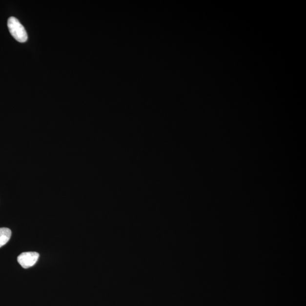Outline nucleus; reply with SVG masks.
Wrapping results in <instances>:
<instances>
[{"mask_svg":"<svg viewBox=\"0 0 306 306\" xmlns=\"http://www.w3.org/2000/svg\"><path fill=\"white\" fill-rule=\"evenodd\" d=\"M8 26L10 34L17 41L20 43H24L27 41L28 37L26 31L16 18H9Z\"/></svg>","mask_w":306,"mask_h":306,"instance_id":"nucleus-1","label":"nucleus"},{"mask_svg":"<svg viewBox=\"0 0 306 306\" xmlns=\"http://www.w3.org/2000/svg\"><path fill=\"white\" fill-rule=\"evenodd\" d=\"M40 254L35 252L22 253L17 258V261L23 268H29L37 263Z\"/></svg>","mask_w":306,"mask_h":306,"instance_id":"nucleus-2","label":"nucleus"},{"mask_svg":"<svg viewBox=\"0 0 306 306\" xmlns=\"http://www.w3.org/2000/svg\"><path fill=\"white\" fill-rule=\"evenodd\" d=\"M12 236V231L8 228H0V248L8 243Z\"/></svg>","mask_w":306,"mask_h":306,"instance_id":"nucleus-3","label":"nucleus"}]
</instances>
